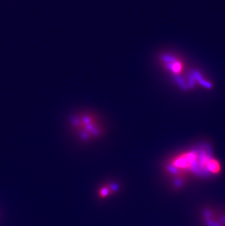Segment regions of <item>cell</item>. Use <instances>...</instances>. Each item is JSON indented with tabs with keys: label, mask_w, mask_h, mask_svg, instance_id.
Instances as JSON below:
<instances>
[{
	"label": "cell",
	"mask_w": 225,
	"mask_h": 226,
	"mask_svg": "<svg viewBox=\"0 0 225 226\" xmlns=\"http://www.w3.org/2000/svg\"><path fill=\"white\" fill-rule=\"evenodd\" d=\"M116 187H114L113 184H111V185H105L104 187H101L100 190H99V196L100 198H106V197L109 196L111 193L115 192V189Z\"/></svg>",
	"instance_id": "4"
},
{
	"label": "cell",
	"mask_w": 225,
	"mask_h": 226,
	"mask_svg": "<svg viewBox=\"0 0 225 226\" xmlns=\"http://www.w3.org/2000/svg\"><path fill=\"white\" fill-rule=\"evenodd\" d=\"M72 127L83 140L97 138L102 133V126L94 116L90 113H80L73 116L70 121Z\"/></svg>",
	"instance_id": "2"
},
{
	"label": "cell",
	"mask_w": 225,
	"mask_h": 226,
	"mask_svg": "<svg viewBox=\"0 0 225 226\" xmlns=\"http://www.w3.org/2000/svg\"><path fill=\"white\" fill-rule=\"evenodd\" d=\"M201 220L204 226H225V210L211 206L204 207Z\"/></svg>",
	"instance_id": "3"
},
{
	"label": "cell",
	"mask_w": 225,
	"mask_h": 226,
	"mask_svg": "<svg viewBox=\"0 0 225 226\" xmlns=\"http://www.w3.org/2000/svg\"><path fill=\"white\" fill-rule=\"evenodd\" d=\"M167 170L176 180L186 176H217L222 170L221 163L206 148H194L177 154L168 162Z\"/></svg>",
	"instance_id": "1"
}]
</instances>
